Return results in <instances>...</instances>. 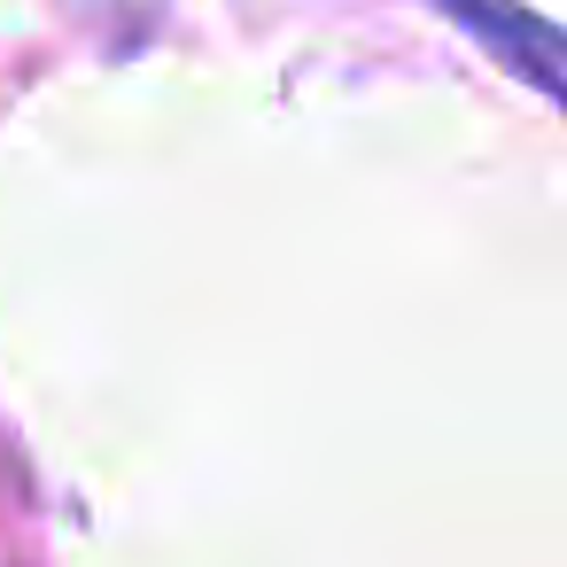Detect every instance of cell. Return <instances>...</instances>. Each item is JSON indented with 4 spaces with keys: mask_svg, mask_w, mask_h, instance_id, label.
<instances>
[{
    "mask_svg": "<svg viewBox=\"0 0 567 567\" xmlns=\"http://www.w3.org/2000/svg\"><path fill=\"white\" fill-rule=\"evenodd\" d=\"M435 9H451L482 48H497V63H520V79H528L544 102H559V32H551L544 17L497 9V0H435Z\"/></svg>",
    "mask_w": 567,
    "mask_h": 567,
    "instance_id": "obj_1",
    "label": "cell"
}]
</instances>
